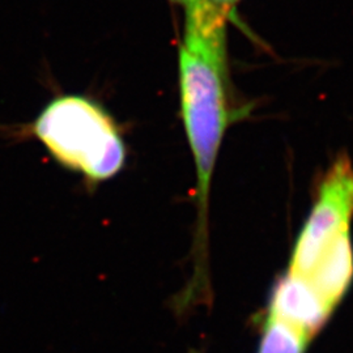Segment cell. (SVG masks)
I'll list each match as a JSON object with an SVG mask.
<instances>
[{
  "label": "cell",
  "mask_w": 353,
  "mask_h": 353,
  "mask_svg": "<svg viewBox=\"0 0 353 353\" xmlns=\"http://www.w3.org/2000/svg\"><path fill=\"white\" fill-rule=\"evenodd\" d=\"M208 11L214 13V16L229 21L233 19L237 6L241 0H198Z\"/></svg>",
  "instance_id": "7"
},
{
  "label": "cell",
  "mask_w": 353,
  "mask_h": 353,
  "mask_svg": "<svg viewBox=\"0 0 353 353\" xmlns=\"http://www.w3.org/2000/svg\"><path fill=\"white\" fill-rule=\"evenodd\" d=\"M170 3H174V4H179V6H186L189 3V0H169Z\"/></svg>",
  "instance_id": "8"
},
{
  "label": "cell",
  "mask_w": 353,
  "mask_h": 353,
  "mask_svg": "<svg viewBox=\"0 0 353 353\" xmlns=\"http://www.w3.org/2000/svg\"><path fill=\"white\" fill-rule=\"evenodd\" d=\"M310 336L280 318H265L258 353H305Z\"/></svg>",
  "instance_id": "6"
},
{
  "label": "cell",
  "mask_w": 353,
  "mask_h": 353,
  "mask_svg": "<svg viewBox=\"0 0 353 353\" xmlns=\"http://www.w3.org/2000/svg\"><path fill=\"white\" fill-rule=\"evenodd\" d=\"M32 132L59 164L99 183L117 176L126 164L121 130L99 102L67 94L39 113Z\"/></svg>",
  "instance_id": "2"
},
{
  "label": "cell",
  "mask_w": 353,
  "mask_h": 353,
  "mask_svg": "<svg viewBox=\"0 0 353 353\" xmlns=\"http://www.w3.org/2000/svg\"><path fill=\"white\" fill-rule=\"evenodd\" d=\"M326 303L335 309L353 278L351 230L343 233L305 276Z\"/></svg>",
  "instance_id": "5"
},
{
  "label": "cell",
  "mask_w": 353,
  "mask_h": 353,
  "mask_svg": "<svg viewBox=\"0 0 353 353\" xmlns=\"http://www.w3.org/2000/svg\"><path fill=\"white\" fill-rule=\"evenodd\" d=\"M270 301L268 314L301 330L310 338L334 310L307 279L290 272L276 283Z\"/></svg>",
  "instance_id": "4"
},
{
  "label": "cell",
  "mask_w": 353,
  "mask_h": 353,
  "mask_svg": "<svg viewBox=\"0 0 353 353\" xmlns=\"http://www.w3.org/2000/svg\"><path fill=\"white\" fill-rule=\"evenodd\" d=\"M181 113L196 172V242L205 250L210 191L228 127L239 117L230 90L228 55L182 43L178 55Z\"/></svg>",
  "instance_id": "1"
},
{
  "label": "cell",
  "mask_w": 353,
  "mask_h": 353,
  "mask_svg": "<svg viewBox=\"0 0 353 353\" xmlns=\"http://www.w3.org/2000/svg\"><path fill=\"white\" fill-rule=\"evenodd\" d=\"M353 219V164L338 156L321 178L316 199L294 243L288 272L306 276L328 248L351 230Z\"/></svg>",
  "instance_id": "3"
}]
</instances>
